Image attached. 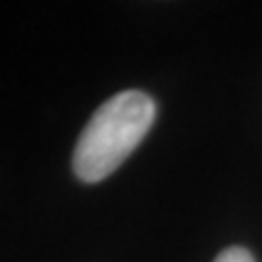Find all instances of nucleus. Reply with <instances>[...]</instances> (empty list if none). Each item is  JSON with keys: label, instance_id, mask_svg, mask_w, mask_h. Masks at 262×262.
<instances>
[{"label": "nucleus", "instance_id": "2", "mask_svg": "<svg viewBox=\"0 0 262 262\" xmlns=\"http://www.w3.org/2000/svg\"><path fill=\"white\" fill-rule=\"evenodd\" d=\"M214 262H255V257L245 248H228L219 255Z\"/></svg>", "mask_w": 262, "mask_h": 262}, {"label": "nucleus", "instance_id": "1", "mask_svg": "<svg viewBox=\"0 0 262 262\" xmlns=\"http://www.w3.org/2000/svg\"><path fill=\"white\" fill-rule=\"evenodd\" d=\"M156 122V102L141 90L110 97L85 124L73 150V172L88 185L102 182L129 158Z\"/></svg>", "mask_w": 262, "mask_h": 262}]
</instances>
